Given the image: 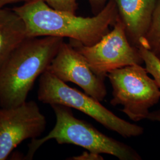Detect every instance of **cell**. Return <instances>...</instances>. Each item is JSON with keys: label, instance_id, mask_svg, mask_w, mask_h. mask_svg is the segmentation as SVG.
I'll return each mask as SVG.
<instances>
[{"label": "cell", "instance_id": "1", "mask_svg": "<svg viewBox=\"0 0 160 160\" xmlns=\"http://www.w3.org/2000/svg\"><path fill=\"white\" fill-rule=\"evenodd\" d=\"M13 10L23 18L28 38H67L86 46L98 42L119 18L114 0H109L98 14L92 17L53 9L44 0H29Z\"/></svg>", "mask_w": 160, "mask_h": 160}, {"label": "cell", "instance_id": "2", "mask_svg": "<svg viewBox=\"0 0 160 160\" xmlns=\"http://www.w3.org/2000/svg\"><path fill=\"white\" fill-rule=\"evenodd\" d=\"M63 38H28L0 68V108L16 107L27 101L35 81L50 65Z\"/></svg>", "mask_w": 160, "mask_h": 160}, {"label": "cell", "instance_id": "3", "mask_svg": "<svg viewBox=\"0 0 160 160\" xmlns=\"http://www.w3.org/2000/svg\"><path fill=\"white\" fill-rule=\"evenodd\" d=\"M51 106L56 116L55 125L45 137L32 139L24 160H32L38 149L51 139L59 144L77 145L93 153L112 155L120 160L142 159L131 146L109 137L89 123L75 118L70 108L59 104Z\"/></svg>", "mask_w": 160, "mask_h": 160}, {"label": "cell", "instance_id": "4", "mask_svg": "<svg viewBox=\"0 0 160 160\" xmlns=\"http://www.w3.org/2000/svg\"><path fill=\"white\" fill-rule=\"evenodd\" d=\"M38 98L40 102L50 106L59 104L77 109L123 137H136L142 135L144 131L142 127L121 119L100 102L69 87L48 71L40 76Z\"/></svg>", "mask_w": 160, "mask_h": 160}, {"label": "cell", "instance_id": "5", "mask_svg": "<svg viewBox=\"0 0 160 160\" xmlns=\"http://www.w3.org/2000/svg\"><path fill=\"white\" fill-rule=\"evenodd\" d=\"M107 77L113 88L110 104L134 122L147 119L149 109L158 103L160 88L141 65H132L111 71Z\"/></svg>", "mask_w": 160, "mask_h": 160}, {"label": "cell", "instance_id": "6", "mask_svg": "<svg viewBox=\"0 0 160 160\" xmlns=\"http://www.w3.org/2000/svg\"><path fill=\"white\" fill-rule=\"evenodd\" d=\"M70 44L84 57L92 70L104 79L114 69L143 63L139 49L128 39L124 24L119 17L113 29L96 43L86 46L70 39Z\"/></svg>", "mask_w": 160, "mask_h": 160}, {"label": "cell", "instance_id": "7", "mask_svg": "<svg viewBox=\"0 0 160 160\" xmlns=\"http://www.w3.org/2000/svg\"><path fill=\"white\" fill-rule=\"evenodd\" d=\"M46 126V118L34 101L0 108V160H6L24 141L40 137Z\"/></svg>", "mask_w": 160, "mask_h": 160}, {"label": "cell", "instance_id": "8", "mask_svg": "<svg viewBox=\"0 0 160 160\" xmlns=\"http://www.w3.org/2000/svg\"><path fill=\"white\" fill-rule=\"evenodd\" d=\"M46 71L66 83H74L100 102L107 96L105 79L97 75L80 52L64 41Z\"/></svg>", "mask_w": 160, "mask_h": 160}, {"label": "cell", "instance_id": "9", "mask_svg": "<svg viewBox=\"0 0 160 160\" xmlns=\"http://www.w3.org/2000/svg\"><path fill=\"white\" fill-rule=\"evenodd\" d=\"M133 46L143 44L158 0H114Z\"/></svg>", "mask_w": 160, "mask_h": 160}, {"label": "cell", "instance_id": "10", "mask_svg": "<svg viewBox=\"0 0 160 160\" xmlns=\"http://www.w3.org/2000/svg\"><path fill=\"white\" fill-rule=\"evenodd\" d=\"M27 38L26 26L23 18L13 9L0 8V68Z\"/></svg>", "mask_w": 160, "mask_h": 160}, {"label": "cell", "instance_id": "11", "mask_svg": "<svg viewBox=\"0 0 160 160\" xmlns=\"http://www.w3.org/2000/svg\"><path fill=\"white\" fill-rule=\"evenodd\" d=\"M140 46L148 48L160 59V0L157 1L143 44Z\"/></svg>", "mask_w": 160, "mask_h": 160}, {"label": "cell", "instance_id": "12", "mask_svg": "<svg viewBox=\"0 0 160 160\" xmlns=\"http://www.w3.org/2000/svg\"><path fill=\"white\" fill-rule=\"evenodd\" d=\"M138 49L145 65V68L148 74L152 76L160 88V59L145 47L140 46Z\"/></svg>", "mask_w": 160, "mask_h": 160}, {"label": "cell", "instance_id": "13", "mask_svg": "<svg viewBox=\"0 0 160 160\" xmlns=\"http://www.w3.org/2000/svg\"><path fill=\"white\" fill-rule=\"evenodd\" d=\"M53 9L75 14L78 8L77 0H44Z\"/></svg>", "mask_w": 160, "mask_h": 160}, {"label": "cell", "instance_id": "14", "mask_svg": "<svg viewBox=\"0 0 160 160\" xmlns=\"http://www.w3.org/2000/svg\"><path fill=\"white\" fill-rule=\"evenodd\" d=\"M103 157L98 154L93 152H84L82 155L77 157H74L70 158V160H103Z\"/></svg>", "mask_w": 160, "mask_h": 160}, {"label": "cell", "instance_id": "15", "mask_svg": "<svg viewBox=\"0 0 160 160\" xmlns=\"http://www.w3.org/2000/svg\"><path fill=\"white\" fill-rule=\"evenodd\" d=\"M147 119L160 122V110L154 112H149Z\"/></svg>", "mask_w": 160, "mask_h": 160}, {"label": "cell", "instance_id": "16", "mask_svg": "<svg viewBox=\"0 0 160 160\" xmlns=\"http://www.w3.org/2000/svg\"><path fill=\"white\" fill-rule=\"evenodd\" d=\"M29 1V0H0V8L4 7V6L12 3V2H18V1Z\"/></svg>", "mask_w": 160, "mask_h": 160}, {"label": "cell", "instance_id": "17", "mask_svg": "<svg viewBox=\"0 0 160 160\" xmlns=\"http://www.w3.org/2000/svg\"><path fill=\"white\" fill-rule=\"evenodd\" d=\"M92 4V5H98V4H102L106 2L108 0H88Z\"/></svg>", "mask_w": 160, "mask_h": 160}]
</instances>
